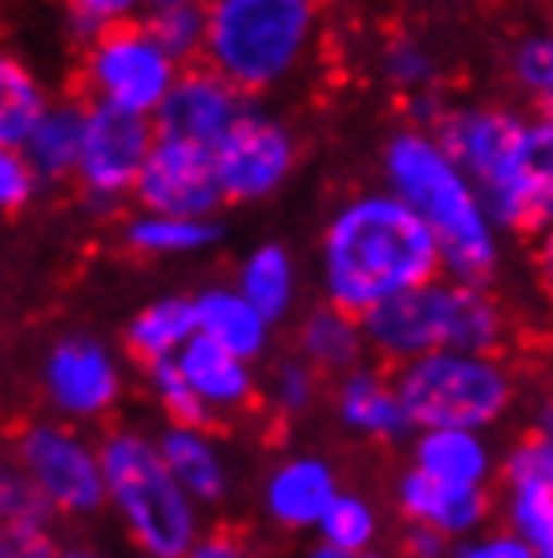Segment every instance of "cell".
<instances>
[{
  "instance_id": "cell-1",
  "label": "cell",
  "mask_w": 553,
  "mask_h": 558,
  "mask_svg": "<svg viewBox=\"0 0 553 558\" xmlns=\"http://www.w3.org/2000/svg\"><path fill=\"white\" fill-rule=\"evenodd\" d=\"M441 271L437 235L392 191H360L344 198L319 235V292L352 316H368L372 307L429 283Z\"/></svg>"
},
{
  "instance_id": "cell-2",
  "label": "cell",
  "mask_w": 553,
  "mask_h": 558,
  "mask_svg": "<svg viewBox=\"0 0 553 558\" xmlns=\"http://www.w3.org/2000/svg\"><path fill=\"white\" fill-rule=\"evenodd\" d=\"M384 191L404 198L441 243L444 271L460 283L489 288L501 267V227L484 207L477 182L457 167L432 130L401 126L380 150Z\"/></svg>"
},
{
  "instance_id": "cell-3",
  "label": "cell",
  "mask_w": 553,
  "mask_h": 558,
  "mask_svg": "<svg viewBox=\"0 0 553 558\" xmlns=\"http://www.w3.org/2000/svg\"><path fill=\"white\" fill-rule=\"evenodd\" d=\"M360 324L368 352L396 368L429 352H501L509 340V316L497 295L453 276L392 295L360 316Z\"/></svg>"
},
{
  "instance_id": "cell-4",
  "label": "cell",
  "mask_w": 553,
  "mask_h": 558,
  "mask_svg": "<svg viewBox=\"0 0 553 558\" xmlns=\"http://www.w3.org/2000/svg\"><path fill=\"white\" fill-rule=\"evenodd\" d=\"M106 510L118 518L142 558H186L202 538V506L179 486L158 437L142 429H110L101 437Z\"/></svg>"
},
{
  "instance_id": "cell-5",
  "label": "cell",
  "mask_w": 553,
  "mask_h": 558,
  "mask_svg": "<svg viewBox=\"0 0 553 558\" xmlns=\"http://www.w3.org/2000/svg\"><path fill=\"white\" fill-rule=\"evenodd\" d=\"M323 0H207V61L243 94L287 85L319 41Z\"/></svg>"
},
{
  "instance_id": "cell-6",
  "label": "cell",
  "mask_w": 553,
  "mask_h": 558,
  "mask_svg": "<svg viewBox=\"0 0 553 558\" xmlns=\"http://www.w3.org/2000/svg\"><path fill=\"white\" fill-rule=\"evenodd\" d=\"M413 429H493L517 405V377L501 352H429L396 368Z\"/></svg>"
},
{
  "instance_id": "cell-7",
  "label": "cell",
  "mask_w": 553,
  "mask_h": 558,
  "mask_svg": "<svg viewBox=\"0 0 553 558\" xmlns=\"http://www.w3.org/2000/svg\"><path fill=\"white\" fill-rule=\"evenodd\" d=\"M182 65L150 37L142 21H125L85 41L82 82L97 106L153 118L179 85Z\"/></svg>"
},
{
  "instance_id": "cell-8",
  "label": "cell",
  "mask_w": 553,
  "mask_h": 558,
  "mask_svg": "<svg viewBox=\"0 0 553 558\" xmlns=\"http://www.w3.org/2000/svg\"><path fill=\"white\" fill-rule=\"evenodd\" d=\"M13 453L57 518H94L106 510L101 441L85 437L82 425L61 417L28 421L16 433Z\"/></svg>"
},
{
  "instance_id": "cell-9",
  "label": "cell",
  "mask_w": 553,
  "mask_h": 558,
  "mask_svg": "<svg viewBox=\"0 0 553 558\" xmlns=\"http://www.w3.org/2000/svg\"><path fill=\"white\" fill-rule=\"evenodd\" d=\"M41 392L49 409L73 425H97L118 413L125 392V368L118 352L89 332L53 340L41 361Z\"/></svg>"
},
{
  "instance_id": "cell-10",
  "label": "cell",
  "mask_w": 553,
  "mask_h": 558,
  "mask_svg": "<svg viewBox=\"0 0 553 558\" xmlns=\"http://www.w3.org/2000/svg\"><path fill=\"white\" fill-rule=\"evenodd\" d=\"M153 142H158L153 118L94 101L85 113V142L82 162H77V186H82L85 203L110 215L122 198H134V186H138V174L150 158Z\"/></svg>"
},
{
  "instance_id": "cell-11",
  "label": "cell",
  "mask_w": 553,
  "mask_h": 558,
  "mask_svg": "<svg viewBox=\"0 0 553 558\" xmlns=\"http://www.w3.org/2000/svg\"><path fill=\"white\" fill-rule=\"evenodd\" d=\"M295 162H299V142H295L291 126L275 113L255 110V106L214 150L222 195L238 207H255V203L275 198L295 174Z\"/></svg>"
},
{
  "instance_id": "cell-12",
  "label": "cell",
  "mask_w": 553,
  "mask_h": 558,
  "mask_svg": "<svg viewBox=\"0 0 553 558\" xmlns=\"http://www.w3.org/2000/svg\"><path fill=\"white\" fill-rule=\"evenodd\" d=\"M138 210L179 215V219H214L226 203L214 170V154L191 142L158 138L134 186Z\"/></svg>"
},
{
  "instance_id": "cell-13",
  "label": "cell",
  "mask_w": 553,
  "mask_h": 558,
  "mask_svg": "<svg viewBox=\"0 0 553 558\" xmlns=\"http://www.w3.org/2000/svg\"><path fill=\"white\" fill-rule=\"evenodd\" d=\"M247 110L250 101L238 85H231L210 65H194V70H182L179 85L170 89L162 110L153 113V126H158V138L191 142L198 150L214 154L226 134L247 118Z\"/></svg>"
},
{
  "instance_id": "cell-14",
  "label": "cell",
  "mask_w": 553,
  "mask_h": 558,
  "mask_svg": "<svg viewBox=\"0 0 553 558\" xmlns=\"http://www.w3.org/2000/svg\"><path fill=\"white\" fill-rule=\"evenodd\" d=\"M481 198L501 235L553 223V113L529 118L509 174Z\"/></svg>"
},
{
  "instance_id": "cell-15",
  "label": "cell",
  "mask_w": 553,
  "mask_h": 558,
  "mask_svg": "<svg viewBox=\"0 0 553 558\" xmlns=\"http://www.w3.org/2000/svg\"><path fill=\"white\" fill-rule=\"evenodd\" d=\"M526 122V113L509 110V106H448L432 134L484 195L509 174Z\"/></svg>"
},
{
  "instance_id": "cell-16",
  "label": "cell",
  "mask_w": 553,
  "mask_h": 558,
  "mask_svg": "<svg viewBox=\"0 0 553 558\" xmlns=\"http://www.w3.org/2000/svg\"><path fill=\"white\" fill-rule=\"evenodd\" d=\"M335 498H340V474L319 453H291L275 461L259 489L267 522L287 534L316 531Z\"/></svg>"
},
{
  "instance_id": "cell-17",
  "label": "cell",
  "mask_w": 553,
  "mask_h": 558,
  "mask_svg": "<svg viewBox=\"0 0 553 558\" xmlns=\"http://www.w3.org/2000/svg\"><path fill=\"white\" fill-rule=\"evenodd\" d=\"M501 518L529 546L553 550V453L533 437L501 461Z\"/></svg>"
},
{
  "instance_id": "cell-18",
  "label": "cell",
  "mask_w": 553,
  "mask_h": 558,
  "mask_svg": "<svg viewBox=\"0 0 553 558\" xmlns=\"http://www.w3.org/2000/svg\"><path fill=\"white\" fill-rule=\"evenodd\" d=\"M396 510L404 522L413 526H432L444 538H472L484 531V522L493 514V494L477 486H453V482H437V477L420 474V470H404L396 477Z\"/></svg>"
},
{
  "instance_id": "cell-19",
  "label": "cell",
  "mask_w": 553,
  "mask_h": 558,
  "mask_svg": "<svg viewBox=\"0 0 553 558\" xmlns=\"http://www.w3.org/2000/svg\"><path fill=\"white\" fill-rule=\"evenodd\" d=\"M332 413L340 429L364 441H404L408 433H416L404 413L396 380L384 377L372 364H360L344 377H335Z\"/></svg>"
},
{
  "instance_id": "cell-20",
  "label": "cell",
  "mask_w": 553,
  "mask_h": 558,
  "mask_svg": "<svg viewBox=\"0 0 553 558\" xmlns=\"http://www.w3.org/2000/svg\"><path fill=\"white\" fill-rule=\"evenodd\" d=\"M182 368L186 385L194 389L198 405L207 409V417H235L255 401L259 392V377H255V364L235 356V352L219 349L207 336H194L191 344L174 356Z\"/></svg>"
},
{
  "instance_id": "cell-21",
  "label": "cell",
  "mask_w": 553,
  "mask_h": 558,
  "mask_svg": "<svg viewBox=\"0 0 553 558\" xmlns=\"http://www.w3.org/2000/svg\"><path fill=\"white\" fill-rule=\"evenodd\" d=\"M408 453H413V470L453 486L489 489L501 470L484 429H416Z\"/></svg>"
},
{
  "instance_id": "cell-22",
  "label": "cell",
  "mask_w": 553,
  "mask_h": 558,
  "mask_svg": "<svg viewBox=\"0 0 553 558\" xmlns=\"http://www.w3.org/2000/svg\"><path fill=\"white\" fill-rule=\"evenodd\" d=\"M158 449L167 458L170 474L179 477V486L191 494L194 502L219 506L231 494V458L207 425H170L158 433Z\"/></svg>"
},
{
  "instance_id": "cell-23",
  "label": "cell",
  "mask_w": 553,
  "mask_h": 558,
  "mask_svg": "<svg viewBox=\"0 0 553 558\" xmlns=\"http://www.w3.org/2000/svg\"><path fill=\"white\" fill-rule=\"evenodd\" d=\"M194 320H198V336H207L219 349L235 352L250 364L271 349V328L275 324L267 320L235 283H207L194 295Z\"/></svg>"
},
{
  "instance_id": "cell-24",
  "label": "cell",
  "mask_w": 553,
  "mask_h": 558,
  "mask_svg": "<svg viewBox=\"0 0 553 558\" xmlns=\"http://www.w3.org/2000/svg\"><path fill=\"white\" fill-rule=\"evenodd\" d=\"M295 356H304L319 377H344L352 368L364 364V352H368V336H364L360 316H352L344 307L323 304L311 307L304 320H299V332H295Z\"/></svg>"
},
{
  "instance_id": "cell-25",
  "label": "cell",
  "mask_w": 553,
  "mask_h": 558,
  "mask_svg": "<svg viewBox=\"0 0 553 558\" xmlns=\"http://www.w3.org/2000/svg\"><path fill=\"white\" fill-rule=\"evenodd\" d=\"M235 288L247 295L250 304L263 312L271 324H283L299 304V264L291 247L267 239L255 243L235 267Z\"/></svg>"
},
{
  "instance_id": "cell-26",
  "label": "cell",
  "mask_w": 553,
  "mask_h": 558,
  "mask_svg": "<svg viewBox=\"0 0 553 558\" xmlns=\"http://www.w3.org/2000/svg\"><path fill=\"white\" fill-rule=\"evenodd\" d=\"M85 113H89V106H82V101H53L41 122L33 126L21 154L28 158L37 182L77 179V162H82L85 142Z\"/></svg>"
},
{
  "instance_id": "cell-27",
  "label": "cell",
  "mask_w": 553,
  "mask_h": 558,
  "mask_svg": "<svg viewBox=\"0 0 553 558\" xmlns=\"http://www.w3.org/2000/svg\"><path fill=\"white\" fill-rule=\"evenodd\" d=\"M219 219H179V215L134 210L122 223V243L142 259H191L219 247Z\"/></svg>"
},
{
  "instance_id": "cell-28",
  "label": "cell",
  "mask_w": 553,
  "mask_h": 558,
  "mask_svg": "<svg viewBox=\"0 0 553 558\" xmlns=\"http://www.w3.org/2000/svg\"><path fill=\"white\" fill-rule=\"evenodd\" d=\"M198 336L194 320V295H158L142 304L130 324H125V349L134 352L142 364L174 361L186 344Z\"/></svg>"
},
{
  "instance_id": "cell-29",
  "label": "cell",
  "mask_w": 553,
  "mask_h": 558,
  "mask_svg": "<svg viewBox=\"0 0 553 558\" xmlns=\"http://www.w3.org/2000/svg\"><path fill=\"white\" fill-rule=\"evenodd\" d=\"M53 106L49 89L21 57L0 49V146H25L33 126Z\"/></svg>"
},
{
  "instance_id": "cell-30",
  "label": "cell",
  "mask_w": 553,
  "mask_h": 558,
  "mask_svg": "<svg viewBox=\"0 0 553 558\" xmlns=\"http://www.w3.org/2000/svg\"><path fill=\"white\" fill-rule=\"evenodd\" d=\"M316 534L323 546H335V550L368 558L376 538H380V510H376L364 494L340 489V498L328 506V514H323V522L316 526Z\"/></svg>"
},
{
  "instance_id": "cell-31",
  "label": "cell",
  "mask_w": 553,
  "mask_h": 558,
  "mask_svg": "<svg viewBox=\"0 0 553 558\" xmlns=\"http://www.w3.org/2000/svg\"><path fill=\"white\" fill-rule=\"evenodd\" d=\"M376 73L388 89H396L404 98L441 89V61L425 41L416 37H392L376 57Z\"/></svg>"
},
{
  "instance_id": "cell-32",
  "label": "cell",
  "mask_w": 553,
  "mask_h": 558,
  "mask_svg": "<svg viewBox=\"0 0 553 558\" xmlns=\"http://www.w3.org/2000/svg\"><path fill=\"white\" fill-rule=\"evenodd\" d=\"M509 82L526 101H533L541 113H553V33L533 28L517 37L509 49Z\"/></svg>"
},
{
  "instance_id": "cell-33",
  "label": "cell",
  "mask_w": 553,
  "mask_h": 558,
  "mask_svg": "<svg viewBox=\"0 0 553 558\" xmlns=\"http://www.w3.org/2000/svg\"><path fill=\"white\" fill-rule=\"evenodd\" d=\"M142 25L150 37L167 49L179 65L198 61L207 53V4H170V9H150Z\"/></svg>"
},
{
  "instance_id": "cell-34",
  "label": "cell",
  "mask_w": 553,
  "mask_h": 558,
  "mask_svg": "<svg viewBox=\"0 0 553 558\" xmlns=\"http://www.w3.org/2000/svg\"><path fill=\"white\" fill-rule=\"evenodd\" d=\"M0 522H9V526H49L53 522V510L45 506L16 453H0Z\"/></svg>"
},
{
  "instance_id": "cell-35",
  "label": "cell",
  "mask_w": 553,
  "mask_h": 558,
  "mask_svg": "<svg viewBox=\"0 0 553 558\" xmlns=\"http://www.w3.org/2000/svg\"><path fill=\"white\" fill-rule=\"evenodd\" d=\"M267 401L279 417H304L319 401V373L304 356H283L267 377Z\"/></svg>"
},
{
  "instance_id": "cell-36",
  "label": "cell",
  "mask_w": 553,
  "mask_h": 558,
  "mask_svg": "<svg viewBox=\"0 0 553 558\" xmlns=\"http://www.w3.org/2000/svg\"><path fill=\"white\" fill-rule=\"evenodd\" d=\"M146 389H150L153 405L170 417V425H210L207 409L198 405L194 389L182 377L179 361H158L146 364Z\"/></svg>"
},
{
  "instance_id": "cell-37",
  "label": "cell",
  "mask_w": 553,
  "mask_h": 558,
  "mask_svg": "<svg viewBox=\"0 0 553 558\" xmlns=\"http://www.w3.org/2000/svg\"><path fill=\"white\" fill-rule=\"evenodd\" d=\"M142 9V0H65V21L77 37L94 41L97 33L125 25Z\"/></svg>"
},
{
  "instance_id": "cell-38",
  "label": "cell",
  "mask_w": 553,
  "mask_h": 558,
  "mask_svg": "<svg viewBox=\"0 0 553 558\" xmlns=\"http://www.w3.org/2000/svg\"><path fill=\"white\" fill-rule=\"evenodd\" d=\"M37 174L28 167V158L16 146H0V215L28 207L37 195Z\"/></svg>"
},
{
  "instance_id": "cell-39",
  "label": "cell",
  "mask_w": 553,
  "mask_h": 558,
  "mask_svg": "<svg viewBox=\"0 0 553 558\" xmlns=\"http://www.w3.org/2000/svg\"><path fill=\"white\" fill-rule=\"evenodd\" d=\"M453 558H541V550L529 546L521 534H513L509 526H501V531H477L472 538H460L453 546Z\"/></svg>"
},
{
  "instance_id": "cell-40",
  "label": "cell",
  "mask_w": 553,
  "mask_h": 558,
  "mask_svg": "<svg viewBox=\"0 0 553 558\" xmlns=\"http://www.w3.org/2000/svg\"><path fill=\"white\" fill-rule=\"evenodd\" d=\"M53 531L49 526H9L0 522V558H53Z\"/></svg>"
},
{
  "instance_id": "cell-41",
  "label": "cell",
  "mask_w": 553,
  "mask_h": 558,
  "mask_svg": "<svg viewBox=\"0 0 553 558\" xmlns=\"http://www.w3.org/2000/svg\"><path fill=\"white\" fill-rule=\"evenodd\" d=\"M453 538H444L441 531H432V526H413L408 522V531L401 538V555L404 558H453Z\"/></svg>"
},
{
  "instance_id": "cell-42",
  "label": "cell",
  "mask_w": 553,
  "mask_h": 558,
  "mask_svg": "<svg viewBox=\"0 0 553 558\" xmlns=\"http://www.w3.org/2000/svg\"><path fill=\"white\" fill-rule=\"evenodd\" d=\"M186 558H259L255 550H250L238 534L231 531H207L198 543L191 546V555Z\"/></svg>"
},
{
  "instance_id": "cell-43",
  "label": "cell",
  "mask_w": 553,
  "mask_h": 558,
  "mask_svg": "<svg viewBox=\"0 0 553 558\" xmlns=\"http://www.w3.org/2000/svg\"><path fill=\"white\" fill-rule=\"evenodd\" d=\"M444 113H448V101H444L441 89H429V94H416V98H408V126L437 130Z\"/></svg>"
},
{
  "instance_id": "cell-44",
  "label": "cell",
  "mask_w": 553,
  "mask_h": 558,
  "mask_svg": "<svg viewBox=\"0 0 553 558\" xmlns=\"http://www.w3.org/2000/svg\"><path fill=\"white\" fill-rule=\"evenodd\" d=\"M533 276H538V288L545 292V300L553 304V223L538 227V239H533Z\"/></svg>"
},
{
  "instance_id": "cell-45",
  "label": "cell",
  "mask_w": 553,
  "mask_h": 558,
  "mask_svg": "<svg viewBox=\"0 0 553 558\" xmlns=\"http://www.w3.org/2000/svg\"><path fill=\"white\" fill-rule=\"evenodd\" d=\"M533 441H541L553 453V397H541L533 405Z\"/></svg>"
},
{
  "instance_id": "cell-46",
  "label": "cell",
  "mask_w": 553,
  "mask_h": 558,
  "mask_svg": "<svg viewBox=\"0 0 553 558\" xmlns=\"http://www.w3.org/2000/svg\"><path fill=\"white\" fill-rule=\"evenodd\" d=\"M304 558H360V555H347V550H335V546L316 543V546H311V550H307Z\"/></svg>"
},
{
  "instance_id": "cell-47",
  "label": "cell",
  "mask_w": 553,
  "mask_h": 558,
  "mask_svg": "<svg viewBox=\"0 0 553 558\" xmlns=\"http://www.w3.org/2000/svg\"><path fill=\"white\" fill-rule=\"evenodd\" d=\"M170 4H207V0H142V9H170Z\"/></svg>"
},
{
  "instance_id": "cell-48",
  "label": "cell",
  "mask_w": 553,
  "mask_h": 558,
  "mask_svg": "<svg viewBox=\"0 0 553 558\" xmlns=\"http://www.w3.org/2000/svg\"><path fill=\"white\" fill-rule=\"evenodd\" d=\"M53 558H101L97 550H85V546H65V550H57Z\"/></svg>"
},
{
  "instance_id": "cell-49",
  "label": "cell",
  "mask_w": 553,
  "mask_h": 558,
  "mask_svg": "<svg viewBox=\"0 0 553 558\" xmlns=\"http://www.w3.org/2000/svg\"><path fill=\"white\" fill-rule=\"evenodd\" d=\"M368 558H404V555H368Z\"/></svg>"
},
{
  "instance_id": "cell-50",
  "label": "cell",
  "mask_w": 553,
  "mask_h": 558,
  "mask_svg": "<svg viewBox=\"0 0 553 558\" xmlns=\"http://www.w3.org/2000/svg\"><path fill=\"white\" fill-rule=\"evenodd\" d=\"M541 558H553V550H541Z\"/></svg>"
},
{
  "instance_id": "cell-51",
  "label": "cell",
  "mask_w": 553,
  "mask_h": 558,
  "mask_svg": "<svg viewBox=\"0 0 553 558\" xmlns=\"http://www.w3.org/2000/svg\"><path fill=\"white\" fill-rule=\"evenodd\" d=\"M550 33H553V16H550Z\"/></svg>"
}]
</instances>
